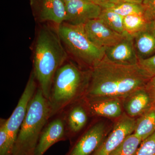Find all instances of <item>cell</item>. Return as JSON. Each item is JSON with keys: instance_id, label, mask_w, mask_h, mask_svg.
Here are the masks:
<instances>
[{"instance_id": "cell-1", "label": "cell", "mask_w": 155, "mask_h": 155, "mask_svg": "<svg viewBox=\"0 0 155 155\" xmlns=\"http://www.w3.org/2000/svg\"><path fill=\"white\" fill-rule=\"evenodd\" d=\"M152 77L139 64L124 65L109 61L105 56L91 69L87 97L121 98L144 87Z\"/></svg>"}, {"instance_id": "cell-2", "label": "cell", "mask_w": 155, "mask_h": 155, "mask_svg": "<svg viewBox=\"0 0 155 155\" xmlns=\"http://www.w3.org/2000/svg\"><path fill=\"white\" fill-rule=\"evenodd\" d=\"M69 56L58 34L57 27L43 23L35 42L32 71L38 87L48 100L55 74L68 61Z\"/></svg>"}, {"instance_id": "cell-3", "label": "cell", "mask_w": 155, "mask_h": 155, "mask_svg": "<svg viewBox=\"0 0 155 155\" xmlns=\"http://www.w3.org/2000/svg\"><path fill=\"white\" fill-rule=\"evenodd\" d=\"M91 76V69L67 61L57 70L53 79L48 102L50 118L85 97Z\"/></svg>"}, {"instance_id": "cell-4", "label": "cell", "mask_w": 155, "mask_h": 155, "mask_svg": "<svg viewBox=\"0 0 155 155\" xmlns=\"http://www.w3.org/2000/svg\"><path fill=\"white\" fill-rule=\"evenodd\" d=\"M50 116L48 100L38 86L28 105L11 155H35L40 135Z\"/></svg>"}, {"instance_id": "cell-5", "label": "cell", "mask_w": 155, "mask_h": 155, "mask_svg": "<svg viewBox=\"0 0 155 155\" xmlns=\"http://www.w3.org/2000/svg\"><path fill=\"white\" fill-rule=\"evenodd\" d=\"M58 34L68 54L81 66L91 69L105 56V49L97 46L87 36L84 25L64 22L57 26Z\"/></svg>"}, {"instance_id": "cell-6", "label": "cell", "mask_w": 155, "mask_h": 155, "mask_svg": "<svg viewBox=\"0 0 155 155\" xmlns=\"http://www.w3.org/2000/svg\"><path fill=\"white\" fill-rule=\"evenodd\" d=\"M38 87V84L32 70L17 106L11 116L7 119L9 150L11 154L19 129L26 116L28 105L36 92Z\"/></svg>"}, {"instance_id": "cell-7", "label": "cell", "mask_w": 155, "mask_h": 155, "mask_svg": "<svg viewBox=\"0 0 155 155\" xmlns=\"http://www.w3.org/2000/svg\"><path fill=\"white\" fill-rule=\"evenodd\" d=\"M107 130L105 122L98 121L93 123L72 143L65 155H91L107 137Z\"/></svg>"}, {"instance_id": "cell-8", "label": "cell", "mask_w": 155, "mask_h": 155, "mask_svg": "<svg viewBox=\"0 0 155 155\" xmlns=\"http://www.w3.org/2000/svg\"><path fill=\"white\" fill-rule=\"evenodd\" d=\"M67 140L65 119L61 112L51 117L45 125L39 137L35 155H43L55 143Z\"/></svg>"}, {"instance_id": "cell-9", "label": "cell", "mask_w": 155, "mask_h": 155, "mask_svg": "<svg viewBox=\"0 0 155 155\" xmlns=\"http://www.w3.org/2000/svg\"><path fill=\"white\" fill-rule=\"evenodd\" d=\"M32 14L38 23L61 25L66 18V4L63 0H29Z\"/></svg>"}, {"instance_id": "cell-10", "label": "cell", "mask_w": 155, "mask_h": 155, "mask_svg": "<svg viewBox=\"0 0 155 155\" xmlns=\"http://www.w3.org/2000/svg\"><path fill=\"white\" fill-rule=\"evenodd\" d=\"M136 119L124 113L118 119L110 133L91 155H110L127 136L134 133Z\"/></svg>"}, {"instance_id": "cell-11", "label": "cell", "mask_w": 155, "mask_h": 155, "mask_svg": "<svg viewBox=\"0 0 155 155\" xmlns=\"http://www.w3.org/2000/svg\"><path fill=\"white\" fill-rule=\"evenodd\" d=\"M64 114L67 137L72 143L75 137L84 129L91 117L84 98L73 103L62 111Z\"/></svg>"}, {"instance_id": "cell-12", "label": "cell", "mask_w": 155, "mask_h": 155, "mask_svg": "<svg viewBox=\"0 0 155 155\" xmlns=\"http://www.w3.org/2000/svg\"><path fill=\"white\" fill-rule=\"evenodd\" d=\"M103 9L95 3L83 0H71L66 4L64 22L72 25H84L90 20L98 18Z\"/></svg>"}, {"instance_id": "cell-13", "label": "cell", "mask_w": 155, "mask_h": 155, "mask_svg": "<svg viewBox=\"0 0 155 155\" xmlns=\"http://www.w3.org/2000/svg\"><path fill=\"white\" fill-rule=\"evenodd\" d=\"M84 100L91 117L119 119L124 114L122 99L119 98L85 97Z\"/></svg>"}, {"instance_id": "cell-14", "label": "cell", "mask_w": 155, "mask_h": 155, "mask_svg": "<svg viewBox=\"0 0 155 155\" xmlns=\"http://www.w3.org/2000/svg\"><path fill=\"white\" fill-rule=\"evenodd\" d=\"M84 27L89 39L103 48L114 46L126 37L112 30L99 18L90 20L84 25Z\"/></svg>"}, {"instance_id": "cell-15", "label": "cell", "mask_w": 155, "mask_h": 155, "mask_svg": "<svg viewBox=\"0 0 155 155\" xmlns=\"http://www.w3.org/2000/svg\"><path fill=\"white\" fill-rule=\"evenodd\" d=\"M105 57L116 64L124 65L138 64L133 39L125 37L121 41L105 49Z\"/></svg>"}, {"instance_id": "cell-16", "label": "cell", "mask_w": 155, "mask_h": 155, "mask_svg": "<svg viewBox=\"0 0 155 155\" xmlns=\"http://www.w3.org/2000/svg\"><path fill=\"white\" fill-rule=\"evenodd\" d=\"M122 101L124 113L134 119L151 109L150 99L145 87L126 96L122 99Z\"/></svg>"}, {"instance_id": "cell-17", "label": "cell", "mask_w": 155, "mask_h": 155, "mask_svg": "<svg viewBox=\"0 0 155 155\" xmlns=\"http://www.w3.org/2000/svg\"><path fill=\"white\" fill-rule=\"evenodd\" d=\"M134 44L139 60H144L155 54V35L149 28L133 38Z\"/></svg>"}, {"instance_id": "cell-18", "label": "cell", "mask_w": 155, "mask_h": 155, "mask_svg": "<svg viewBox=\"0 0 155 155\" xmlns=\"http://www.w3.org/2000/svg\"><path fill=\"white\" fill-rule=\"evenodd\" d=\"M155 132V110L150 109L136 119L133 134L142 141Z\"/></svg>"}, {"instance_id": "cell-19", "label": "cell", "mask_w": 155, "mask_h": 155, "mask_svg": "<svg viewBox=\"0 0 155 155\" xmlns=\"http://www.w3.org/2000/svg\"><path fill=\"white\" fill-rule=\"evenodd\" d=\"M149 23L143 15H129L123 18V25L127 37L133 38L137 34L145 30Z\"/></svg>"}, {"instance_id": "cell-20", "label": "cell", "mask_w": 155, "mask_h": 155, "mask_svg": "<svg viewBox=\"0 0 155 155\" xmlns=\"http://www.w3.org/2000/svg\"><path fill=\"white\" fill-rule=\"evenodd\" d=\"M123 18L119 14L107 9H103L98 18L112 30L127 37L123 25Z\"/></svg>"}, {"instance_id": "cell-21", "label": "cell", "mask_w": 155, "mask_h": 155, "mask_svg": "<svg viewBox=\"0 0 155 155\" xmlns=\"http://www.w3.org/2000/svg\"><path fill=\"white\" fill-rule=\"evenodd\" d=\"M142 141L134 134H130L110 155H136Z\"/></svg>"}, {"instance_id": "cell-22", "label": "cell", "mask_w": 155, "mask_h": 155, "mask_svg": "<svg viewBox=\"0 0 155 155\" xmlns=\"http://www.w3.org/2000/svg\"><path fill=\"white\" fill-rule=\"evenodd\" d=\"M108 10L124 17L129 15H143V8L142 4L131 3H123L114 5Z\"/></svg>"}, {"instance_id": "cell-23", "label": "cell", "mask_w": 155, "mask_h": 155, "mask_svg": "<svg viewBox=\"0 0 155 155\" xmlns=\"http://www.w3.org/2000/svg\"><path fill=\"white\" fill-rule=\"evenodd\" d=\"M0 155H11L9 150L7 119L0 121Z\"/></svg>"}, {"instance_id": "cell-24", "label": "cell", "mask_w": 155, "mask_h": 155, "mask_svg": "<svg viewBox=\"0 0 155 155\" xmlns=\"http://www.w3.org/2000/svg\"><path fill=\"white\" fill-rule=\"evenodd\" d=\"M136 155H155V132L141 142Z\"/></svg>"}, {"instance_id": "cell-25", "label": "cell", "mask_w": 155, "mask_h": 155, "mask_svg": "<svg viewBox=\"0 0 155 155\" xmlns=\"http://www.w3.org/2000/svg\"><path fill=\"white\" fill-rule=\"evenodd\" d=\"M143 16L148 22L155 20V0H143Z\"/></svg>"}, {"instance_id": "cell-26", "label": "cell", "mask_w": 155, "mask_h": 155, "mask_svg": "<svg viewBox=\"0 0 155 155\" xmlns=\"http://www.w3.org/2000/svg\"><path fill=\"white\" fill-rule=\"evenodd\" d=\"M139 64L151 76L155 75V54L144 60H139Z\"/></svg>"}, {"instance_id": "cell-27", "label": "cell", "mask_w": 155, "mask_h": 155, "mask_svg": "<svg viewBox=\"0 0 155 155\" xmlns=\"http://www.w3.org/2000/svg\"><path fill=\"white\" fill-rule=\"evenodd\" d=\"M145 88L147 92L151 103V109L155 110V75L148 81Z\"/></svg>"}, {"instance_id": "cell-28", "label": "cell", "mask_w": 155, "mask_h": 155, "mask_svg": "<svg viewBox=\"0 0 155 155\" xmlns=\"http://www.w3.org/2000/svg\"><path fill=\"white\" fill-rule=\"evenodd\" d=\"M143 0H111V3L112 5H117L123 3H136V4H142Z\"/></svg>"}, {"instance_id": "cell-29", "label": "cell", "mask_w": 155, "mask_h": 155, "mask_svg": "<svg viewBox=\"0 0 155 155\" xmlns=\"http://www.w3.org/2000/svg\"><path fill=\"white\" fill-rule=\"evenodd\" d=\"M99 4L103 9L108 8L113 6L111 3V0H97Z\"/></svg>"}, {"instance_id": "cell-30", "label": "cell", "mask_w": 155, "mask_h": 155, "mask_svg": "<svg viewBox=\"0 0 155 155\" xmlns=\"http://www.w3.org/2000/svg\"><path fill=\"white\" fill-rule=\"evenodd\" d=\"M148 28L155 35V20H153L149 23Z\"/></svg>"}, {"instance_id": "cell-31", "label": "cell", "mask_w": 155, "mask_h": 155, "mask_svg": "<svg viewBox=\"0 0 155 155\" xmlns=\"http://www.w3.org/2000/svg\"><path fill=\"white\" fill-rule=\"evenodd\" d=\"M83 1H86V2H90L95 3V4H97V5H99L98 2H97V0H83Z\"/></svg>"}, {"instance_id": "cell-32", "label": "cell", "mask_w": 155, "mask_h": 155, "mask_svg": "<svg viewBox=\"0 0 155 155\" xmlns=\"http://www.w3.org/2000/svg\"><path fill=\"white\" fill-rule=\"evenodd\" d=\"M64 1V2H65V4H67V3L71 1V0H63Z\"/></svg>"}]
</instances>
